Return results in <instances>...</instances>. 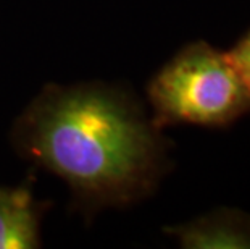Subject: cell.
Returning a JSON list of instances; mask_svg holds the SVG:
<instances>
[{
  "instance_id": "1",
  "label": "cell",
  "mask_w": 250,
  "mask_h": 249,
  "mask_svg": "<svg viewBox=\"0 0 250 249\" xmlns=\"http://www.w3.org/2000/svg\"><path fill=\"white\" fill-rule=\"evenodd\" d=\"M15 139L89 205L144 199L168 170V142L125 91L47 88L23 113Z\"/></svg>"
},
{
  "instance_id": "2",
  "label": "cell",
  "mask_w": 250,
  "mask_h": 249,
  "mask_svg": "<svg viewBox=\"0 0 250 249\" xmlns=\"http://www.w3.org/2000/svg\"><path fill=\"white\" fill-rule=\"evenodd\" d=\"M152 123L225 128L250 112V91L226 52L204 41L183 47L147 88Z\"/></svg>"
},
{
  "instance_id": "3",
  "label": "cell",
  "mask_w": 250,
  "mask_h": 249,
  "mask_svg": "<svg viewBox=\"0 0 250 249\" xmlns=\"http://www.w3.org/2000/svg\"><path fill=\"white\" fill-rule=\"evenodd\" d=\"M167 233L186 249H250V214L221 207Z\"/></svg>"
},
{
  "instance_id": "4",
  "label": "cell",
  "mask_w": 250,
  "mask_h": 249,
  "mask_svg": "<svg viewBox=\"0 0 250 249\" xmlns=\"http://www.w3.org/2000/svg\"><path fill=\"white\" fill-rule=\"evenodd\" d=\"M39 246V220L26 189L0 188V249Z\"/></svg>"
},
{
  "instance_id": "5",
  "label": "cell",
  "mask_w": 250,
  "mask_h": 249,
  "mask_svg": "<svg viewBox=\"0 0 250 249\" xmlns=\"http://www.w3.org/2000/svg\"><path fill=\"white\" fill-rule=\"evenodd\" d=\"M236 71L241 76L242 83L250 91V29L226 52Z\"/></svg>"
}]
</instances>
